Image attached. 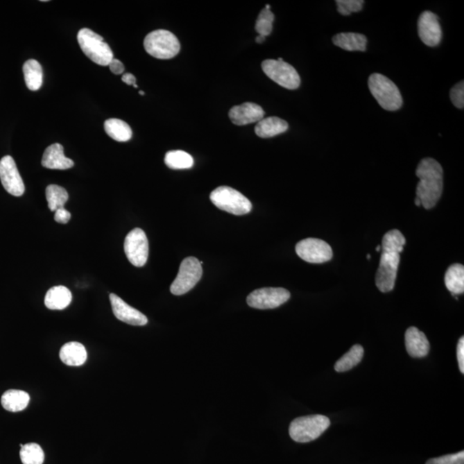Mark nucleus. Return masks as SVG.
I'll return each mask as SVG.
<instances>
[{"instance_id": "obj_1", "label": "nucleus", "mask_w": 464, "mask_h": 464, "mask_svg": "<svg viewBox=\"0 0 464 464\" xmlns=\"http://www.w3.org/2000/svg\"><path fill=\"white\" fill-rule=\"evenodd\" d=\"M443 169L433 158H424L420 162L416 170L420 179L416 194L426 209L436 206L443 192Z\"/></svg>"}, {"instance_id": "obj_2", "label": "nucleus", "mask_w": 464, "mask_h": 464, "mask_svg": "<svg viewBox=\"0 0 464 464\" xmlns=\"http://www.w3.org/2000/svg\"><path fill=\"white\" fill-rule=\"evenodd\" d=\"M370 93L384 110L397 111L400 110L404 101L400 91L394 82L380 74L370 75L368 80Z\"/></svg>"}, {"instance_id": "obj_3", "label": "nucleus", "mask_w": 464, "mask_h": 464, "mask_svg": "<svg viewBox=\"0 0 464 464\" xmlns=\"http://www.w3.org/2000/svg\"><path fill=\"white\" fill-rule=\"evenodd\" d=\"M78 42L85 55L99 66H109L114 53L101 35L89 28H82L78 33Z\"/></svg>"}, {"instance_id": "obj_4", "label": "nucleus", "mask_w": 464, "mask_h": 464, "mask_svg": "<svg viewBox=\"0 0 464 464\" xmlns=\"http://www.w3.org/2000/svg\"><path fill=\"white\" fill-rule=\"evenodd\" d=\"M330 426L328 417L308 415L295 419L289 428L290 436L298 443H308L318 438Z\"/></svg>"}, {"instance_id": "obj_5", "label": "nucleus", "mask_w": 464, "mask_h": 464, "mask_svg": "<svg viewBox=\"0 0 464 464\" xmlns=\"http://www.w3.org/2000/svg\"><path fill=\"white\" fill-rule=\"evenodd\" d=\"M146 51L154 58L170 60L178 55L181 44L171 31L157 30L151 32L144 40Z\"/></svg>"}, {"instance_id": "obj_6", "label": "nucleus", "mask_w": 464, "mask_h": 464, "mask_svg": "<svg viewBox=\"0 0 464 464\" xmlns=\"http://www.w3.org/2000/svg\"><path fill=\"white\" fill-rule=\"evenodd\" d=\"M210 200L219 209L234 215L249 214L252 209L250 200L237 190L222 186L214 190Z\"/></svg>"}, {"instance_id": "obj_7", "label": "nucleus", "mask_w": 464, "mask_h": 464, "mask_svg": "<svg viewBox=\"0 0 464 464\" xmlns=\"http://www.w3.org/2000/svg\"><path fill=\"white\" fill-rule=\"evenodd\" d=\"M262 70L267 76L282 87L296 89L300 87L301 79L298 71L282 58L266 60L261 64Z\"/></svg>"}, {"instance_id": "obj_8", "label": "nucleus", "mask_w": 464, "mask_h": 464, "mask_svg": "<svg viewBox=\"0 0 464 464\" xmlns=\"http://www.w3.org/2000/svg\"><path fill=\"white\" fill-rule=\"evenodd\" d=\"M203 270L196 257H187L182 261L175 280L171 286L172 294L176 296L189 293L200 282Z\"/></svg>"}, {"instance_id": "obj_9", "label": "nucleus", "mask_w": 464, "mask_h": 464, "mask_svg": "<svg viewBox=\"0 0 464 464\" xmlns=\"http://www.w3.org/2000/svg\"><path fill=\"white\" fill-rule=\"evenodd\" d=\"M400 260V253L382 251L376 275V285L382 293L394 289Z\"/></svg>"}, {"instance_id": "obj_10", "label": "nucleus", "mask_w": 464, "mask_h": 464, "mask_svg": "<svg viewBox=\"0 0 464 464\" xmlns=\"http://www.w3.org/2000/svg\"><path fill=\"white\" fill-rule=\"evenodd\" d=\"M125 254L135 267H143L148 260L149 243L145 232L135 228L128 234L124 243Z\"/></svg>"}, {"instance_id": "obj_11", "label": "nucleus", "mask_w": 464, "mask_h": 464, "mask_svg": "<svg viewBox=\"0 0 464 464\" xmlns=\"http://www.w3.org/2000/svg\"><path fill=\"white\" fill-rule=\"evenodd\" d=\"M289 291L282 287H266L252 291L247 298L250 307L259 309H275L289 300Z\"/></svg>"}, {"instance_id": "obj_12", "label": "nucleus", "mask_w": 464, "mask_h": 464, "mask_svg": "<svg viewBox=\"0 0 464 464\" xmlns=\"http://www.w3.org/2000/svg\"><path fill=\"white\" fill-rule=\"evenodd\" d=\"M296 253L302 260L309 264H325L333 257L332 248L328 243L311 237L297 243Z\"/></svg>"}, {"instance_id": "obj_13", "label": "nucleus", "mask_w": 464, "mask_h": 464, "mask_svg": "<svg viewBox=\"0 0 464 464\" xmlns=\"http://www.w3.org/2000/svg\"><path fill=\"white\" fill-rule=\"evenodd\" d=\"M0 180L7 192L20 197L25 192V186L12 157L6 156L0 160Z\"/></svg>"}, {"instance_id": "obj_14", "label": "nucleus", "mask_w": 464, "mask_h": 464, "mask_svg": "<svg viewBox=\"0 0 464 464\" xmlns=\"http://www.w3.org/2000/svg\"><path fill=\"white\" fill-rule=\"evenodd\" d=\"M418 35L424 44L428 46L440 44L442 40L440 17L429 10L422 12L418 20Z\"/></svg>"}, {"instance_id": "obj_15", "label": "nucleus", "mask_w": 464, "mask_h": 464, "mask_svg": "<svg viewBox=\"0 0 464 464\" xmlns=\"http://www.w3.org/2000/svg\"><path fill=\"white\" fill-rule=\"evenodd\" d=\"M110 300L114 315L120 321L134 326H144L148 323V319L143 313L131 307L117 295L111 293Z\"/></svg>"}, {"instance_id": "obj_16", "label": "nucleus", "mask_w": 464, "mask_h": 464, "mask_svg": "<svg viewBox=\"0 0 464 464\" xmlns=\"http://www.w3.org/2000/svg\"><path fill=\"white\" fill-rule=\"evenodd\" d=\"M265 112L262 108L254 103H246L234 106L229 112V117L232 123L244 126L259 122L264 118Z\"/></svg>"}, {"instance_id": "obj_17", "label": "nucleus", "mask_w": 464, "mask_h": 464, "mask_svg": "<svg viewBox=\"0 0 464 464\" xmlns=\"http://www.w3.org/2000/svg\"><path fill=\"white\" fill-rule=\"evenodd\" d=\"M42 164L49 170H68L74 166V162L65 156L64 147L59 143L53 144L43 153Z\"/></svg>"}, {"instance_id": "obj_18", "label": "nucleus", "mask_w": 464, "mask_h": 464, "mask_svg": "<svg viewBox=\"0 0 464 464\" xmlns=\"http://www.w3.org/2000/svg\"><path fill=\"white\" fill-rule=\"evenodd\" d=\"M405 345L409 354L413 358H423L430 350L426 334L415 327H410L405 334Z\"/></svg>"}, {"instance_id": "obj_19", "label": "nucleus", "mask_w": 464, "mask_h": 464, "mask_svg": "<svg viewBox=\"0 0 464 464\" xmlns=\"http://www.w3.org/2000/svg\"><path fill=\"white\" fill-rule=\"evenodd\" d=\"M289 123L285 120L279 117H271L264 118L257 122L255 128V134L260 138H272L277 135L284 134L289 130Z\"/></svg>"}, {"instance_id": "obj_20", "label": "nucleus", "mask_w": 464, "mask_h": 464, "mask_svg": "<svg viewBox=\"0 0 464 464\" xmlns=\"http://www.w3.org/2000/svg\"><path fill=\"white\" fill-rule=\"evenodd\" d=\"M60 357L64 364L70 366H80L87 361V351L84 345L71 341L61 347Z\"/></svg>"}, {"instance_id": "obj_21", "label": "nucleus", "mask_w": 464, "mask_h": 464, "mask_svg": "<svg viewBox=\"0 0 464 464\" xmlns=\"http://www.w3.org/2000/svg\"><path fill=\"white\" fill-rule=\"evenodd\" d=\"M333 43L339 48L346 51H361L365 52L368 45V38L366 35L359 33H340L334 35Z\"/></svg>"}, {"instance_id": "obj_22", "label": "nucleus", "mask_w": 464, "mask_h": 464, "mask_svg": "<svg viewBox=\"0 0 464 464\" xmlns=\"http://www.w3.org/2000/svg\"><path fill=\"white\" fill-rule=\"evenodd\" d=\"M73 295L66 286H57L48 291L45 296L44 303L46 308L61 311L71 304Z\"/></svg>"}, {"instance_id": "obj_23", "label": "nucleus", "mask_w": 464, "mask_h": 464, "mask_svg": "<svg viewBox=\"0 0 464 464\" xmlns=\"http://www.w3.org/2000/svg\"><path fill=\"white\" fill-rule=\"evenodd\" d=\"M30 395L27 392L19 390H9L3 394L1 404L3 408L10 412H20L27 408L30 402Z\"/></svg>"}, {"instance_id": "obj_24", "label": "nucleus", "mask_w": 464, "mask_h": 464, "mask_svg": "<svg viewBox=\"0 0 464 464\" xmlns=\"http://www.w3.org/2000/svg\"><path fill=\"white\" fill-rule=\"evenodd\" d=\"M106 134L118 142H127L132 136V131L127 122L120 119H109L104 122Z\"/></svg>"}, {"instance_id": "obj_25", "label": "nucleus", "mask_w": 464, "mask_h": 464, "mask_svg": "<svg viewBox=\"0 0 464 464\" xmlns=\"http://www.w3.org/2000/svg\"><path fill=\"white\" fill-rule=\"evenodd\" d=\"M24 80L27 87L32 92L41 89L43 83V71L41 64L35 60H28L24 63Z\"/></svg>"}, {"instance_id": "obj_26", "label": "nucleus", "mask_w": 464, "mask_h": 464, "mask_svg": "<svg viewBox=\"0 0 464 464\" xmlns=\"http://www.w3.org/2000/svg\"><path fill=\"white\" fill-rule=\"evenodd\" d=\"M447 289L454 295L463 294L464 291V267L462 264H453L447 269L445 276Z\"/></svg>"}, {"instance_id": "obj_27", "label": "nucleus", "mask_w": 464, "mask_h": 464, "mask_svg": "<svg viewBox=\"0 0 464 464\" xmlns=\"http://www.w3.org/2000/svg\"><path fill=\"white\" fill-rule=\"evenodd\" d=\"M364 356V348L361 345H354L346 354H344L334 365L338 372H347L355 368L362 361Z\"/></svg>"}, {"instance_id": "obj_28", "label": "nucleus", "mask_w": 464, "mask_h": 464, "mask_svg": "<svg viewBox=\"0 0 464 464\" xmlns=\"http://www.w3.org/2000/svg\"><path fill=\"white\" fill-rule=\"evenodd\" d=\"M165 164L172 170H187L193 167L194 160L191 155L184 151H171L165 155Z\"/></svg>"}, {"instance_id": "obj_29", "label": "nucleus", "mask_w": 464, "mask_h": 464, "mask_svg": "<svg viewBox=\"0 0 464 464\" xmlns=\"http://www.w3.org/2000/svg\"><path fill=\"white\" fill-rule=\"evenodd\" d=\"M46 198L48 200L49 208L52 212H55L60 208H63L65 204L69 199V196L66 189L59 185L52 184L46 187Z\"/></svg>"}, {"instance_id": "obj_30", "label": "nucleus", "mask_w": 464, "mask_h": 464, "mask_svg": "<svg viewBox=\"0 0 464 464\" xmlns=\"http://www.w3.org/2000/svg\"><path fill=\"white\" fill-rule=\"evenodd\" d=\"M20 458L23 464H42L45 458L44 452L37 444H26L21 447Z\"/></svg>"}, {"instance_id": "obj_31", "label": "nucleus", "mask_w": 464, "mask_h": 464, "mask_svg": "<svg viewBox=\"0 0 464 464\" xmlns=\"http://www.w3.org/2000/svg\"><path fill=\"white\" fill-rule=\"evenodd\" d=\"M405 244L406 239L402 233L398 230H392L384 236L381 250L401 253L404 251Z\"/></svg>"}, {"instance_id": "obj_32", "label": "nucleus", "mask_w": 464, "mask_h": 464, "mask_svg": "<svg viewBox=\"0 0 464 464\" xmlns=\"http://www.w3.org/2000/svg\"><path fill=\"white\" fill-rule=\"evenodd\" d=\"M275 21V15L270 10L264 9L257 17L255 23V31L260 35L267 37L273 31V23Z\"/></svg>"}, {"instance_id": "obj_33", "label": "nucleus", "mask_w": 464, "mask_h": 464, "mask_svg": "<svg viewBox=\"0 0 464 464\" xmlns=\"http://www.w3.org/2000/svg\"><path fill=\"white\" fill-rule=\"evenodd\" d=\"M363 0H337L338 12L343 16H349L354 12H359L363 8Z\"/></svg>"}, {"instance_id": "obj_34", "label": "nucleus", "mask_w": 464, "mask_h": 464, "mask_svg": "<svg viewBox=\"0 0 464 464\" xmlns=\"http://www.w3.org/2000/svg\"><path fill=\"white\" fill-rule=\"evenodd\" d=\"M426 464H464V452L449 454L428 460Z\"/></svg>"}, {"instance_id": "obj_35", "label": "nucleus", "mask_w": 464, "mask_h": 464, "mask_svg": "<svg viewBox=\"0 0 464 464\" xmlns=\"http://www.w3.org/2000/svg\"><path fill=\"white\" fill-rule=\"evenodd\" d=\"M452 103L453 105L458 108V109L463 110L464 107V83L461 81L453 86L449 92Z\"/></svg>"}, {"instance_id": "obj_36", "label": "nucleus", "mask_w": 464, "mask_h": 464, "mask_svg": "<svg viewBox=\"0 0 464 464\" xmlns=\"http://www.w3.org/2000/svg\"><path fill=\"white\" fill-rule=\"evenodd\" d=\"M55 221L60 224H67L70 221L71 214L65 207L55 212Z\"/></svg>"}, {"instance_id": "obj_37", "label": "nucleus", "mask_w": 464, "mask_h": 464, "mask_svg": "<svg viewBox=\"0 0 464 464\" xmlns=\"http://www.w3.org/2000/svg\"><path fill=\"white\" fill-rule=\"evenodd\" d=\"M456 355H458V361L459 365L460 372L464 373V338H460L456 348Z\"/></svg>"}, {"instance_id": "obj_38", "label": "nucleus", "mask_w": 464, "mask_h": 464, "mask_svg": "<svg viewBox=\"0 0 464 464\" xmlns=\"http://www.w3.org/2000/svg\"><path fill=\"white\" fill-rule=\"evenodd\" d=\"M110 69L114 74L120 75L125 71V67L121 61L113 59L109 65Z\"/></svg>"}, {"instance_id": "obj_39", "label": "nucleus", "mask_w": 464, "mask_h": 464, "mask_svg": "<svg viewBox=\"0 0 464 464\" xmlns=\"http://www.w3.org/2000/svg\"><path fill=\"white\" fill-rule=\"evenodd\" d=\"M121 80L128 85H136V78L132 74H125L121 78Z\"/></svg>"}, {"instance_id": "obj_40", "label": "nucleus", "mask_w": 464, "mask_h": 464, "mask_svg": "<svg viewBox=\"0 0 464 464\" xmlns=\"http://www.w3.org/2000/svg\"><path fill=\"white\" fill-rule=\"evenodd\" d=\"M265 40L266 37H264V35H259L257 39H255V41H257V43H260V44H261V43H264L265 42Z\"/></svg>"}, {"instance_id": "obj_41", "label": "nucleus", "mask_w": 464, "mask_h": 464, "mask_svg": "<svg viewBox=\"0 0 464 464\" xmlns=\"http://www.w3.org/2000/svg\"><path fill=\"white\" fill-rule=\"evenodd\" d=\"M415 203L417 207L422 206V201H420V200L419 199L418 197L415 198Z\"/></svg>"}, {"instance_id": "obj_42", "label": "nucleus", "mask_w": 464, "mask_h": 464, "mask_svg": "<svg viewBox=\"0 0 464 464\" xmlns=\"http://www.w3.org/2000/svg\"><path fill=\"white\" fill-rule=\"evenodd\" d=\"M381 250H382V248H381V246H377V247L376 248V251H377V252H379Z\"/></svg>"}, {"instance_id": "obj_43", "label": "nucleus", "mask_w": 464, "mask_h": 464, "mask_svg": "<svg viewBox=\"0 0 464 464\" xmlns=\"http://www.w3.org/2000/svg\"><path fill=\"white\" fill-rule=\"evenodd\" d=\"M139 94L141 95V96H144V95H145V92H139Z\"/></svg>"}, {"instance_id": "obj_44", "label": "nucleus", "mask_w": 464, "mask_h": 464, "mask_svg": "<svg viewBox=\"0 0 464 464\" xmlns=\"http://www.w3.org/2000/svg\"><path fill=\"white\" fill-rule=\"evenodd\" d=\"M368 259L370 258V255H368Z\"/></svg>"}]
</instances>
